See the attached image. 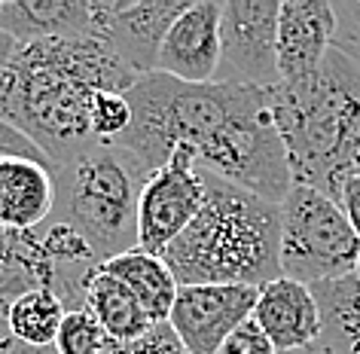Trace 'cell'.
Returning a JSON list of instances; mask_svg holds the SVG:
<instances>
[{"instance_id": "cell-2", "label": "cell", "mask_w": 360, "mask_h": 354, "mask_svg": "<svg viewBox=\"0 0 360 354\" xmlns=\"http://www.w3.org/2000/svg\"><path fill=\"white\" fill-rule=\"evenodd\" d=\"M98 40L19 43L0 74V120L19 129L52 165L95 147L92 107L101 92H129L138 83Z\"/></svg>"}, {"instance_id": "cell-3", "label": "cell", "mask_w": 360, "mask_h": 354, "mask_svg": "<svg viewBox=\"0 0 360 354\" xmlns=\"http://www.w3.org/2000/svg\"><path fill=\"white\" fill-rule=\"evenodd\" d=\"M195 220L168 244L162 263L180 287H263L281 278V205L202 171Z\"/></svg>"}, {"instance_id": "cell-24", "label": "cell", "mask_w": 360, "mask_h": 354, "mask_svg": "<svg viewBox=\"0 0 360 354\" xmlns=\"http://www.w3.org/2000/svg\"><path fill=\"white\" fill-rule=\"evenodd\" d=\"M217 354H275V348L269 345L266 333L257 327L254 317H248L236 333H229V339L220 345Z\"/></svg>"}, {"instance_id": "cell-27", "label": "cell", "mask_w": 360, "mask_h": 354, "mask_svg": "<svg viewBox=\"0 0 360 354\" xmlns=\"http://www.w3.org/2000/svg\"><path fill=\"white\" fill-rule=\"evenodd\" d=\"M15 46H19V43H15V40H13L6 31H0V74H4L6 65H10V58H13Z\"/></svg>"}, {"instance_id": "cell-19", "label": "cell", "mask_w": 360, "mask_h": 354, "mask_svg": "<svg viewBox=\"0 0 360 354\" xmlns=\"http://www.w3.org/2000/svg\"><path fill=\"white\" fill-rule=\"evenodd\" d=\"M68 305L52 287H34L28 293L15 296L6 312V333L19 345L34 351H52Z\"/></svg>"}, {"instance_id": "cell-4", "label": "cell", "mask_w": 360, "mask_h": 354, "mask_svg": "<svg viewBox=\"0 0 360 354\" xmlns=\"http://www.w3.org/2000/svg\"><path fill=\"white\" fill-rule=\"evenodd\" d=\"M293 184L339 198L360 153V68L333 46L309 83L269 89Z\"/></svg>"}, {"instance_id": "cell-30", "label": "cell", "mask_w": 360, "mask_h": 354, "mask_svg": "<svg viewBox=\"0 0 360 354\" xmlns=\"http://www.w3.org/2000/svg\"><path fill=\"white\" fill-rule=\"evenodd\" d=\"M354 171H357V175H360V153H357V162H354Z\"/></svg>"}, {"instance_id": "cell-13", "label": "cell", "mask_w": 360, "mask_h": 354, "mask_svg": "<svg viewBox=\"0 0 360 354\" xmlns=\"http://www.w3.org/2000/svg\"><path fill=\"white\" fill-rule=\"evenodd\" d=\"M275 354H318L321 308L311 287L290 278H275L259 287L254 315Z\"/></svg>"}, {"instance_id": "cell-5", "label": "cell", "mask_w": 360, "mask_h": 354, "mask_svg": "<svg viewBox=\"0 0 360 354\" xmlns=\"http://www.w3.org/2000/svg\"><path fill=\"white\" fill-rule=\"evenodd\" d=\"M52 168L56 208L46 223L74 232L98 263L138 248V202L150 177L138 162L98 141Z\"/></svg>"}, {"instance_id": "cell-15", "label": "cell", "mask_w": 360, "mask_h": 354, "mask_svg": "<svg viewBox=\"0 0 360 354\" xmlns=\"http://www.w3.org/2000/svg\"><path fill=\"white\" fill-rule=\"evenodd\" d=\"M0 31L15 43L95 40V0H15L0 4Z\"/></svg>"}, {"instance_id": "cell-9", "label": "cell", "mask_w": 360, "mask_h": 354, "mask_svg": "<svg viewBox=\"0 0 360 354\" xmlns=\"http://www.w3.org/2000/svg\"><path fill=\"white\" fill-rule=\"evenodd\" d=\"M193 0H95V40L138 77L156 74L168 28Z\"/></svg>"}, {"instance_id": "cell-31", "label": "cell", "mask_w": 360, "mask_h": 354, "mask_svg": "<svg viewBox=\"0 0 360 354\" xmlns=\"http://www.w3.org/2000/svg\"><path fill=\"white\" fill-rule=\"evenodd\" d=\"M0 235H4V232H0Z\"/></svg>"}, {"instance_id": "cell-8", "label": "cell", "mask_w": 360, "mask_h": 354, "mask_svg": "<svg viewBox=\"0 0 360 354\" xmlns=\"http://www.w3.org/2000/svg\"><path fill=\"white\" fill-rule=\"evenodd\" d=\"M205 180L193 153L177 147L159 171H153L138 202V248L162 257L202 208Z\"/></svg>"}, {"instance_id": "cell-23", "label": "cell", "mask_w": 360, "mask_h": 354, "mask_svg": "<svg viewBox=\"0 0 360 354\" xmlns=\"http://www.w3.org/2000/svg\"><path fill=\"white\" fill-rule=\"evenodd\" d=\"M333 13H336L333 46L360 68V0H336Z\"/></svg>"}, {"instance_id": "cell-25", "label": "cell", "mask_w": 360, "mask_h": 354, "mask_svg": "<svg viewBox=\"0 0 360 354\" xmlns=\"http://www.w3.org/2000/svg\"><path fill=\"white\" fill-rule=\"evenodd\" d=\"M336 202H339V208H342V214L348 217L351 229H354L357 239H360V175H357V171L345 177V184H342Z\"/></svg>"}, {"instance_id": "cell-28", "label": "cell", "mask_w": 360, "mask_h": 354, "mask_svg": "<svg viewBox=\"0 0 360 354\" xmlns=\"http://www.w3.org/2000/svg\"><path fill=\"white\" fill-rule=\"evenodd\" d=\"M0 354H56V351H34V348H25L10 336H0Z\"/></svg>"}, {"instance_id": "cell-16", "label": "cell", "mask_w": 360, "mask_h": 354, "mask_svg": "<svg viewBox=\"0 0 360 354\" xmlns=\"http://www.w3.org/2000/svg\"><path fill=\"white\" fill-rule=\"evenodd\" d=\"M86 312L101 324L110 342H131L156 327L141 299L104 266H98L86 287Z\"/></svg>"}, {"instance_id": "cell-11", "label": "cell", "mask_w": 360, "mask_h": 354, "mask_svg": "<svg viewBox=\"0 0 360 354\" xmlns=\"http://www.w3.org/2000/svg\"><path fill=\"white\" fill-rule=\"evenodd\" d=\"M220 65V4L217 0H193L162 40L156 74L177 83L205 86L214 83Z\"/></svg>"}, {"instance_id": "cell-20", "label": "cell", "mask_w": 360, "mask_h": 354, "mask_svg": "<svg viewBox=\"0 0 360 354\" xmlns=\"http://www.w3.org/2000/svg\"><path fill=\"white\" fill-rule=\"evenodd\" d=\"M107 345H110V339L101 330V324L86 308H79V312L65 315L52 351L56 354H104Z\"/></svg>"}, {"instance_id": "cell-6", "label": "cell", "mask_w": 360, "mask_h": 354, "mask_svg": "<svg viewBox=\"0 0 360 354\" xmlns=\"http://www.w3.org/2000/svg\"><path fill=\"white\" fill-rule=\"evenodd\" d=\"M360 239L336 198L293 184L281 202V275L318 287L354 275Z\"/></svg>"}, {"instance_id": "cell-14", "label": "cell", "mask_w": 360, "mask_h": 354, "mask_svg": "<svg viewBox=\"0 0 360 354\" xmlns=\"http://www.w3.org/2000/svg\"><path fill=\"white\" fill-rule=\"evenodd\" d=\"M56 208V168L43 153L0 156V232H34Z\"/></svg>"}, {"instance_id": "cell-1", "label": "cell", "mask_w": 360, "mask_h": 354, "mask_svg": "<svg viewBox=\"0 0 360 354\" xmlns=\"http://www.w3.org/2000/svg\"><path fill=\"white\" fill-rule=\"evenodd\" d=\"M131 125L110 141L153 175L177 147L193 153L195 165L229 184L284 202L293 177L281 134L272 120L269 89L177 83L165 74H147L125 92Z\"/></svg>"}, {"instance_id": "cell-26", "label": "cell", "mask_w": 360, "mask_h": 354, "mask_svg": "<svg viewBox=\"0 0 360 354\" xmlns=\"http://www.w3.org/2000/svg\"><path fill=\"white\" fill-rule=\"evenodd\" d=\"M10 153H43L31 138H25L19 129H13L10 122L0 120V156H10Z\"/></svg>"}, {"instance_id": "cell-7", "label": "cell", "mask_w": 360, "mask_h": 354, "mask_svg": "<svg viewBox=\"0 0 360 354\" xmlns=\"http://www.w3.org/2000/svg\"><path fill=\"white\" fill-rule=\"evenodd\" d=\"M278 10L281 0H223L220 65L214 83L275 89L278 77Z\"/></svg>"}, {"instance_id": "cell-18", "label": "cell", "mask_w": 360, "mask_h": 354, "mask_svg": "<svg viewBox=\"0 0 360 354\" xmlns=\"http://www.w3.org/2000/svg\"><path fill=\"white\" fill-rule=\"evenodd\" d=\"M104 269L120 278L122 284L141 299V305L147 308L153 324L168 321L180 284L174 281V275H171V269L162 263V257H153V253L134 248L129 253H122V257L107 260Z\"/></svg>"}, {"instance_id": "cell-21", "label": "cell", "mask_w": 360, "mask_h": 354, "mask_svg": "<svg viewBox=\"0 0 360 354\" xmlns=\"http://www.w3.org/2000/svg\"><path fill=\"white\" fill-rule=\"evenodd\" d=\"M131 125V104L125 92H101L92 107V129L101 144L116 141Z\"/></svg>"}, {"instance_id": "cell-22", "label": "cell", "mask_w": 360, "mask_h": 354, "mask_svg": "<svg viewBox=\"0 0 360 354\" xmlns=\"http://www.w3.org/2000/svg\"><path fill=\"white\" fill-rule=\"evenodd\" d=\"M104 354H190V351H186V345L177 339V333L165 321L131 342H110Z\"/></svg>"}, {"instance_id": "cell-17", "label": "cell", "mask_w": 360, "mask_h": 354, "mask_svg": "<svg viewBox=\"0 0 360 354\" xmlns=\"http://www.w3.org/2000/svg\"><path fill=\"white\" fill-rule=\"evenodd\" d=\"M321 308L318 354H360V281L354 275L311 287Z\"/></svg>"}, {"instance_id": "cell-12", "label": "cell", "mask_w": 360, "mask_h": 354, "mask_svg": "<svg viewBox=\"0 0 360 354\" xmlns=\"http://www.w3.org/2000/svg\"><path fill=\"white\" fill-rule=\"evenodd\" d=\"M336 13L330 0H281L278 10V77L300 86L318 74L333 49Z\"/></svg>"}, {"instance_id": "cell-29", "label": "cell", "mask_w": 360, "mask_h": 354, "mask_svg": "<svg viewBox=\"0 0 360 354\" xmlns=\"http://www.w3.org/2000/svg\"><path fill=\"white\" fill-rule=\"evenodd\" d=\"M354 278L360 281V253H357V266H354Z\"/></svg>"}, {"instance_id": "cell-10", "label": "cell", "mask_w": 360, "mask_h": 354, "mask_svg": "<svg viewBox=\"0 0 360 354\" xmlns=\"http://www.w3.org/2000/svg\"><path fill=\"white\" fill-rule=\"evenodd\" d=\"M259 287L193 284L180 287L168 324L190 354H217V348L254 315Z\"/></svg>"}]
</instances>
